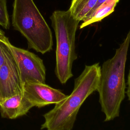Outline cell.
<instances>
[{
  "label": "cell",
  "instance_id": "cell-1",
  "mask_svg": "<svg viewBox=\"0 0 130 130\" xmlns=\"http://www.w3.org/2000/svg\"><path fill=\"white\" fill-rule=\"evenodd\" d=\"M129 44L130 30L114 56L104 62L100 68L96 91L105 122L119 116L121 104L125 98V69Z\"/></svg>",
  "mask_w": 130,
  "mask_h": 130
},
{
  "label": "cell",
  "instance_id": "cell-2",
  "mask_svg": "<svg viewBox=\"0 0 130 130\" xmlns=\"http://www.w3.org/2000/svg\"><path fill=\"white\" fill-rule=\"evenodd\" d=\"M100 68L99 63L85 66L74 80L71 93L44 114L45 121L41 125V129L72 130L81 106L90 95L96 91Z\"/></svg>",
  "mask_w": 130,
  "mask_h": 130
},
{
  "label": "cell",
  "instance_id": "cell-3",
  "mask_svg": "<svg viewBox=\"0 0 130 130\" xmlns=\"http://www.w3.org/2000/svg\"><path fill=\"white\" fill-rule=\"evenodd\" d=\"M12 23L26 39L29 49L43 54L52 50L51 30L33 0H14Z\"/></svg>",
  "mask_w": 130,
  "mask_h": 130
},
{
  "label": "cell",
  "instance_id": "cell-4",
  "mask_svg": "<svg viewBox=\"0 0 130 130\" xmlns=\"http://www.w3.org/2000/svg\"><path fill=\"white\" fill-rule=\"evenodd\" d=\"M50 18L56 42L55 74L60 83L64 84L73 76V64L77 58L75 35L80 21L69 10L55 11Z\"/></svg>",
  "mask_w": 130,
  "mask_h": 130
},
{
  "label": "cell",
  "instance_id": "cell-5",
  "mask_svg": "<svg viewBox=\"0 0 130 130\" xmlns=\"http://www.w3.org/2000/svg\"><path fill=\"white\" fill-rule=\"evenodd\" d=\"M18 68L22 83L37 82L45 83L46 68L43 60L35 53L8 43Z\"/></svg>",
  "mask_w": 130,
  "mask_h": 130
},
{
  "label": "cell",
  "instance_id": "cell-6",
  "mask_svg": "<svg viewBox=\"0 0 130 130\" xmlns=\"http://www.w3.org/2000/svg\"><path fill=\"white\" fill-rule=\"evenodd\" d=\"M0 68V103L14 95L23 93V85L14 56L8 46Z\"/></svg>",
  "mask_w": 130,
  "mask_h": 130
},
{
  "label": "cell",
  "instance_id": "cell-7",
  "mask_svg": "<svg viewBox=\"0 0 130 130\" xmlns=\"http://www.w3.org/2000/svg\"><path fill=\"white\" fill-rule=\"evenodd\" d=\"M23 94L34 107L39 108L49 105H55L67 96L60 90L45 83L37 82L24 83Z\"/></svg>",
  "mask_w": 130,
  "mask_h": 130
},
{
  "label": "cell",
  "instance_id": "cell-8",
  "mask_svg": "<svg viewBox=\"0 0 130 130\" xmlns=\"http://www.w3.org/2000/svg\"><path fill=\"white\" fill-rule=\"evenodd\" d=\"M34 107L23 93L9 98L0 103L2 117L14 119L26 115Z\"/></svg>",
  "mask_w": 130,
  "mask_h": 130
},
{
  "label": "cell",
  "instance_id": "cell-9",
  "mask_svg": "<svg viewBox=\"0 0 130 130\" xmlns=\"http://www.w3.org/2000/svg\"><path fill=\"white\" fill-rule=\"evenodd\" d=\"M98 2V0H72L68 10L75 19L84 22L94 12Z\"/></svg>",
  "mask_w": 130,
  "mask_h": 130
},
{
  "label": "cell",
  "instance_id": "cell-10",
  "mask_svg": "<svg viewBox=\"0 0 130 130\" xmlns=\"http://www.w3.org/2000/svg\"><path fill=\"white\" fill-rule=\"evenodd\" d=\"M119 1L107 0L103 3L98 7L87 20L83 22L81 24L80 28H83L94 22L101 21L103 19L109 15L114 11L115 8Z\"/></svg>",
  "mask_w": 130,
  "mask_h": 130
},
{
  "label": "cell",
  "instance_id": "cell-11",
  "mask_svg": "<svg viewBox=\"0 0 130 130\" xmlns=\"http://www.w3.org/2000/svg\"><path fill=\"white\" fill-rule=\"evenodd\" d=\"M0 25L5 29H9L10 26L7 0H0Z\"/></svg>",
  "mask_w": 130,
  "mask_h": 130
},
{
  "label": "cell",
  "instance_id": "cell-12",
  "mask_svg": "<svg viewBox=\"0 0 130 130\" xmlns=\"http://www.w3.org/2000/svg\"><path fill=\"white\" fill-rule=\"evenodd\" d=\"M9 41V40L8 38L4 41L0 40V68L5 60V53L7 47V43Z\"/></svg>",
  "mask_w": 130,
  "mask_h": 130
},
{
  "label": "cell",
  "instance_id": "cell-13",
  "mask_svg": "<svg viewBox=\"0 0 130 130\" xmlns=\"http://www.w3.org/2000/svg\"><path fill=\"white\" fill-rule=\"evenodd\" d=\"M126 84L127 85V87H126V91H125V93L126 94L128 99L129 101L130 102V69H129L128 74L127 76V83Z\"/></svg>",
  "mask_w": 130,
  "mask_h": 130
},
{
  "label": "cell",
  "instance_id": "cell-14",
  "mask_svg": "<svg viewBox=\"0 0 130 130\" xmlns=\"http://www.w3.org/2000/svg\"><path fill=\"white\" fill-rule=\"evenodd\" d=\"M8 38L6 37L5 35V32L0 28V40L4 41L6 40Z\"/></svg>",
  "mask_w": 130,
  "mask_h": 130
},
{
  "label": "cell",
  "instance_id": "cell-15",
  "mask_svg": "<svg viewBox=\"0 0 130 130\" xmlns=\"http://www.w3.org/2000/svg\"><path fill=\"white\" fill-rule=\"evenodd\" d=\"M106 1H107V0H98V4H97V5H96V7H95V8L94 11L98 8V7L99 6H100L101 4H102L103 3H104V2H106Z\"/></svg>",
  "mask_w": 130,
  "mask_h": 130
}]
</instances>
